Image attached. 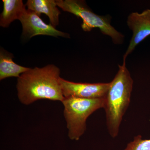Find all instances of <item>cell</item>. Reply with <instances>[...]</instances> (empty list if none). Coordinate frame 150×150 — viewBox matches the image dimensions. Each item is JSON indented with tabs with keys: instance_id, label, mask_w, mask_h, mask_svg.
<instances>
[{
	"instance_id": "obj_8",
	"label": "cell",
	"mask_w": 150,
	"mask_h": 150,
	"mask_svg": "<svg viewBox=\"0 0 150 150\" xmlns=\"http://www.w3.org/2000/svg\"><path fill=\"white\" fill-rule=\"evenodd\" d=\"M28 9L39 15L44 13L48 17L50 24L56 28L59 25L61 12L54 0H28L25 5Z\"/></svg>"
},
{
	"instance_id": "obj_9",
	"label": "cell",
	"mask_w": 150,
	"mask_h": 150,
	"mask_svg": "<svg viewBox=\"0 0 150 150\" xmlns=\"http://www.w3.org/2000/svg\"><path fill=\"white\" fill-rule=\"evenodd\" d=\"M13 56L1 48L0 51V80L7 78L19 77L20 75L27 71L30 68L17 64L13 61Z\"/></svg>"
},
{
	"instance_id": "obj_4",
	"label": "cell",
	"mask_w": 150,
	"mask_h": 150,
	"mask_svg": "<svg viewBox=\"0 0 150 150\" xmlns=\"http://www.w3.org/2000/svg\"><path fill=\"white\" fill-rule=\"evenodd\" d=\"M56 3L58 7L63 11L73 14L82 20L81 27L84 31L90 32L93 28H99L103 34L110 36L115 44L123 43L124 36L111 25L110 18L108 16L96 14L83 1L57 0Z\"/></svg>"
},
{
	"instance_id": "obj_10",
	"label": "cell",
	"mask_w": 150,
	"mask_h": 150,
	"mask_svg": "<svg viewBox=\"0 0 150 150\" xmlns=\"http://www.w3.org/2000/svg\"><path fill=\"white\" fill-rule=\"evenodd\" d=\"M4 9L0 16V26L7 28L16 20H19L25 8L22 0H3Z\"/></svg>"
},
{
	"instance_id": "obj_11",
	"label": "cell",
	"mask_w": 150,
	"mask_h": 150,
	"mask_svg": "<svg viewBox=\"0 0 150 150\" xmlns=\"http://www.w3.org/2000/svg\"><path fill=\"white\" fill-rule=\"evenodd\" d=\"M125 150H150V139H142V136L138 135L127 145Z\"/></svg>"
},
{
	"instance_id": "obj_1",
	"label": "cell",
	"mask_w": 150,
	"mask_h": 150,
	"mask_svg": "<svg viewBox=\"0 0 150 150\" xmlns=\"http://www.w3.org/2000/svg\"><path fill=\"white\" fill-rule=\"evenodd\" d=\"M60 70L55 65L35 67L20 75L16 85L19 100L28 105L40 99L63 101Z\"/></svg>"
},
{
	"instance_id": "obj_2",
	"label": "cell",
	"mask_w": 150,
	"mask_h": 150,
	"mask_svg": "<svg viewBox=\"0 0 150 150\" xmlns=\"http://www.w3.org/2000/svg\"><path fill=\"white\" fill-rule=\"evenodd\" d=\"M118 68L104 97L106 125L112 138L117 137L119 133L123 116L131 101L134 83L126 64L118 65Z\"/></svg>"
},
{
	"instance_id": "obj_7",
	"label": "cell",
	"mask_w": 150,
	"mask_h": 150,
	"mask_svg": "<svg viewBox=\"0 0 150 150\" xmlns=\"http://www.w3.org/2000/svg\"><path fill=\"white\" fill-rule=\"evenodd\" d=\"M127 23L129 28L132 30L133 35L123 55V64H126V58L136 46L150 35V9L146 10L142 13H132L128 16Z\"/></svg>"
},
{
	"instance_id": "obj_3",
	"label": "cell",
	"mask_w": 150,
	"mask_h": 150,
	"mask_svg": "<svg viewBox=\"0 0 150 150\" xmlns=\"http://www.w3.org/2000/svg\"><path fill=\"white\" fill-rule=\"evenodd\" d=\"M64 107V116L67 123L68 137L78 141L86 129V121L95 111L104 108V98H65L62 101Z\"/></svg>"
},
{
	"instance_id": "obj_6",
	"label": "cell",
	"mask_w": 150,
	"mask_h": 150,
	"mask_svg": "<svg viewBox=\"0 0 150 150\" xmlns=\"http://www.w3.org/2000/svg\"><path fill=\"white\" fill-rule=\"evenodd\" d=\"M59 83L64 98L76 97L88 99L104 98L110 86V83H75L62 78L59 79Z\"/></svg>"
},
{
	"instance_id": "obj_5",
	"label": "cell",
	"mask_w": 150,
	"mask_h": 150,
	"mask_svg": "<svg viewBox=\"0 0 150 150\" xmlns=\"http://www.w3.org/2000/svg\"><path fill=\"white\" fill-rule=\"evenodd\" d=\"M38 14L26 9L19 20L22 25V36L30 39L38 35H50L54 37L69 38L66 33L59 31L51 24H46Z\"/></svg>"
}]
</instances>
